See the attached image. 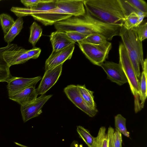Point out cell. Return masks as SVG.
Segmentation results:
<instances>
[{"instance_id":"8","label":"cell","mask_w":147,"mask_h":147,"mask_svg":"<svg viewBox=\"0 0 147 147\" xmlns=\"http://www.w3.org/2000/svg\"><path fill=\"white\" fill-rule=\"evenodd\" d=\"M41 77L38 76L31 78L11 76L6 81L9 97L29 87H35Z\"/></svg>"},{"instance_id":"16","label":"cell","mask_w":147,"mask_h":147,"mask_svg":"<svg viewBox=\"0 0 147 147\" xmlns=\"http://www.w3.org/2000/svg\"><path fill=\"white\" fill-rule=\"evenodd\" d=\"M17 46L15 44H9L5 47L0 48V82H6L12 76L9 70L10 67L4 59L3 54L6 51Z\"/></svg>"},{"instance_id":"18","label":"cell","mask_w":147,"mask_h":147,"mask_svg":"<svg viewBox=\"0 0 147 147\" xmlns=\"http://www.w3.org/2000/svg\"><path fill=\"white\" fill-rule=\"evenodd\" d=\"M107 134L108 147H122V134L117 129L109 126Z\"/></svg>"},{"instance_id":"6","label":"cell","mask_w":147,"mask_h":147,"mask_svg":"<svg viewBox=\"0 0 147 147\" xmlns=\"http://www.w3.org/2000/svg\"><path fill=\"white\" fill-rule=\"evenodd\" d=\"M52 96L42 94L32 101L21 105L20 111L23 122H26L40 115L42 113L43 105Z\"/></svg>"},{"instance_id":"17","label":"cell","mask_w":147,"mask_h":147,"mask_svg":"<svg viewBox=\"0 0 147 147\" xmlns=\"http://www.w3.org/2000/svg\"><path fill=\"white\" fill-rule=\"evenodd\" d=\"M139 85V100L141 109L144 107L147 97V59L144 60V67L142 69Z\"/></svg>"},{"instance_id":"32","label":"cell","mask_w":147,"mask_h":147,"mask_svg":"<svg viewBox=\"0 0 147 147\" xmlns=\"http://www.w3.org/2000/svg\"><path fill=\"white\" fill-rule=\"evenodd\" d=\"M41 49L39 48L33 47L32 49L28 50L27 53L30 59H36L40 54Z\"/></svg>"},{"instance_id":"25","label":"cell","mask_w":147,"mask_h":147,"mask_svg":"<svg viewBox=\"0 0 147 147\" xmlns=\"http://www.w3.org/2000/svg\"><path fill=\"white\" fill-rule=\"evenodd\" d=\"M0 20L1 26L5 35L9 30L15 21L10 16L4 13L0 15Z\"/></svg>"},{"instance_id":"22","label":"cell","mask_w":147,"mask_h":147,"mask_svg":"<svg viewBox=\"0 0 147 147\" xmlns=\"http://www.w3.org/2000/svg\"><path fill=\"white\" fill-rule=\"evenodd\" d=\"M30 33L28 41L33 46H34L42 34V29L35 22L31 25Z\"/></svg>"},{"instance_id":"7","label":"cell","mask_w":147,"mask_h":147,"mask_svg":"<svg viewBox=\"0 0 147 147\" xmlns=\"http://www.w3.org/2000/svg\"><path fill=\"white\" fill-rule=\"evenodd\" d=\"M64 92L68 99L77 107L89 117L94 116L98 112L96 108L89 105L80 95L76 85L71 84L65 87Z\"/></svg>"},{"instance_id":"36","label":"cell","mask_w":147,"mask_h":147,"mask_svg":"<svg viewBox=\"0 0 147 147\" xmlns=\"http://www.w3.org/2000/svg\"><path fill=\"white\" fill-rule=\"evenodd\" d=\"M14 143L16 145H18V146H21V147H29L27 146H26L24 145H23L19 143H17V142H15Z\"/></svg>"},{"instance_id":"13","label":"cell","mask_w":147,"mask_h":147,"mask_svg":"<svg viewBox=\"0 0 147 147\" xmlns=\"http://www.w3.org/2000/svg\"><path fill=\"white\" fill-rule=\"evenodd\" d=\"M50 38L53 51L61 50L75 43L68 36L66 32L59 30L51 33Z\"/></svg>"},{"instance_id":"14","label":"cell","mask_w":147,"mask_h":147,"mask_svg":"<svg viewBox=\"0 0 147 147\" xmlns=\"http://www.w3.org/2000/svg\"><path fill=\"white\" fill-rule=\"evenodd\" d=\"M31 16L34 20L46 26L54 24L73 16L68 14L48 12L34 14Z\"/></svg>"},{"instance_id":"23","label":"cell","mask_w":147,"mask_h":147,"mask_svg":"<svg viewBox=\"0 0 147 147\" xmlns=\"http://www.w3.org/2000/svg\"><path fill=\"white\" fill-rule=\"evenodd\" d=\"M76 130L79 137L88 147L91 146L93 143L94 137L91 134L89 131L80 125L77 126Z\"/></svg>"},{"instance_id":"4","label":"cell","mask_w":147,"mask_h":147,"mask_svg":"<svg viewBox=\"0 0 147 147\" xmlns=\"http://www.w3.org/2000/svg\"><path fill=\"white\" fill-rule=\"evenodd\" d=\"M79 47L86 58L93 64L100 66L108 56L112 44L107 40L99 45L78 42Z\"/></svg>"},{"instance_id":"33","label":"cell","mask_w":147,"mask_h":147,"mask_svg":"<svg viewBox=\"0 0 147 147\" xmlns=\"http://www.w3.org/2000/svg\"><path fill=\"white\" fill-rule=\"evenodd\" d=\"M41 0H21V2L27 8H33L36 7Z\"/></svg>"},{"instance_id":"20","label":"cell","mask_w":147,"mask_h":147,"mask_svg":"<svg viewBox=\"0 0 147 147\" xmlns=\"http://www.w3.org/2000/svg\"><path fill=\"white\" fill-rule=\"evenodd\" d=\"M76 86L80 95L84 100L89 105L96 108L93 95L94 92L86 88L85 84L77 85Z\"/></svg>"},{"instance_id":"3","label":"cell","mask_w":147,"mask_h":147,"mask_svg":"<svg viewBox=\"0 0 147 147\" xmlns=\"http://www.w3.org/2000/svg\"><path fill=\"white\" fill-rule=\"evenodd\" d=\"M119 63L128 81L131 93L134 98V111L137 113L142 109L139 100L140 81L136 74L127 51L123 43L119 48Z\"/></svg>"},{"instance_id":"15","label":"cell","mask_w":147,"mask_h":147,"mask_svg":"<svg viewBox=\"0 0 147 147\" xmlns=\"http://www.w3.org/2000/svg\"><path fill=\"white\" fill-rule=\"evenodd\" d=\"M35 87L27 88L9 97V99L21 105H24L35 99L38 96Z\"/></svg>"},{"instance_id":"29","label":"cell","mask_w":147,"mask_h":147,"mask_svg":"<svg viewBox=\"0 0 147 147\" xmlns=\"http://www.w3.org/2000/svg\"><path fill=\"white\" fill-rule=\"evenodd\" d=\"M136 32L138 38L142 41L147 38V23H142L132 28Z\"/></svg>"},{"instance_id":"35","label":"cell","mask_w":147,"mask_h":147,"mask_svg":"<svg viewBox=\"0 0 147 147\" xmlns=\"http://www.w3.org/2000/svg\"><path fill=\"white\" fill-rule=\"evenodd\" d=\"M146 17L147 16L145 15L139 16L137 26L140 24L142 23L144 18Z\"/></svg>"},{"instance_id":"31","label":"cell","mask_w":147,"mask_h":147,"mask_svg":"<svg viewBox=\"0 0 147 147\" xmlns=\"http://www.w3.org/2000/svg\"><path fill=\"white\" fill-rule=\"evenodd\" d=\"M68 36L75 42L82 41L87 36L75 31L66 32Z\"/></svg>"},{"instance_id":"2","label":"cell","mask_w":147,"mask_h":147,"mask_svg":"<svg viewBox=\"0 0 147 147\" xmlns=\"http://www.w3.org/2000/svg\"><path fill=\"white\" fill-rule=\"evenodd\" d=\"M119 36L121 37L129 59L138 78L140 77V65L142 69L144 59L142 41L140 40L133 29L127 30L122 26Z\"/></svg>"},{"instance_id":"24","label":"cell","mask_w":147,"mask_h":147,"mask_svg":"<svg viewBox=\"0 0 147 147\" xmlns=\"http://www.w3.org/2000/svg\"><path fill=\"white\" fill-rule=\"evenodd\" d=\"M115 126L116 128L124 136L129 137V132L127 130L126 126V119L121 114H118L115 117Z\"/></svg>"},{"instance_id":"27","label":"cell","mask_w":147,"mask_h":147,"mask_svg":"<svg viewBox=\"0 0 147 147\" xmlns=\"http://www.w3.org/2000/svg\"><path fill=\"white\" fill-rule=\"evenodd\" d=\"M107 40L104 36L99 34H93L88 35L84 40L80 42L92 44L99 45Z\"/></svg>"},{"instance_id":"30","label":"cell","mask_w":147,"mask_h":147,"mask_svg":"<svg viewBox=\"0 0 147 147\" xmlns=\"http://www.w3.org/2000/svg\"><path fill=\"white\" fill-rule=\"evenodd\" d=\"M131 5L138 10L147 14V4L143 0H127Z\"/></svg>"},{"instance_id":"28","label":"cell","mask_w":147,"mask_h":147,"mask_svg":"<svg viewBox=\"0 0 147 147\" xmlns=\"http://www.w3.org/2000/svg\"><path fill=\"white\" fill-rule=\"evenodd\" d=\"M139 16L135 14L125 16L122 26L127 30H130L137 26Z\"/></svg>"},{"instance_id":"21","label":"cell","mask_w":147,"mask_h":147,"mask_svg":"<svg viewBox=\"0 0 147 147\" xmlns=\"http://www.w3.org/2000/svg\"><path fill=\"white\" fill-rule=\"evenodd\" d=\"M106 129L104 126L101 127L96 137H94L92 145L88 147H108Z\"/></svg>"},{"instance_id":"37","label":"cell","mask_w":147,"mask_h":147,"mask_svg":"<svg viewBox=\"0 0 147 147\" xmlns=\"http://www.w3.org/2000/svg\"><path fill=\"white\" fill-rule=\"evenodd\" d=\"M1 1V0H0V1Z\"/></svg>"},{"instance_id":"9","label":"cell","mask_w":147,"mask_h":147,"mask_svg":"<svg viewBox=\"0 0 147 147\" xmlns=\"http://www.w3.org/2000/svg\"><path fill=\"white\" fill-rule=\"evenodd\" d=\"M75 43L58 51H52L45 61V70L54 68L70 59L74 49Z\"/></svg>"},{"instance_id":"12","label":"cell","mask_w":147,"mask_h":147,"mask_svg":"<svg viewBox=\"0 0 147 147\" xmlns=\"http://www.w3.org/2000/svg\"><path fill=\"white\" fill-rule=\"evenodd\" d=\"M27 50L17 46L15 48L8 50L3 54V58L9 66L24 63L30 59Z\"/></svg>"},{"instance_id":"10","label":"cell","mask_w":147,"mask_h":147,"mask_svg":"<svg viewBox=\"0 0 147 147\" xmlns=\"http://www.w3.org/2000/svg\"><path fill=\"white\" fill-rule=\"evenodd\" d=\"M63 65L45 70L41 82L36 89L38 95L44 94L55 85L61 75Z\"/></svg>"},{"instance_id":"34","label":"cell","mask_w":147,"mask_h":147,"mask_svg":"<svg viewBox=\"0 0 147 147\" xmlns=\"http://www.w3.org/2000/svg\"><path fill=\"white\" fill-rule=\"evenodd\" d=\"M70 147H81L78 141L74 140L71 143Z\"/></svg>"},{"instance_id":"26","label":"cell","mask_w":147,"mask_h":147,"mask_svg":"<svg viewBox=\"0 0 147 147\" xmlns=\"http://www.w3.org/2000/svg\"><path fill=\"white\" fill-rule=\"evenodd\" d=\"M119 1L125 16L131 14H135L139 16L143 15L147 16V14L138 10L131 5L128 2L127 0H119Z\"/></svg>"},{"instance_id":"5","label":"cell","mask_w":147,"mask_h":147,"mask_svg":"<svg viewBox=\"0 0 147 147\" xmlns=\"http://www.w3.org/2000/svg\"><path fill=\"white\" fill-rule=\"evenodd\" d=\"M57 7L50 13L69 14L80 16L86 13L83 0H57Z\"/></svg>"},{"instance_id":"1","label":"cell","mask_w":147,"mask_h":147,"mask_svg":"<svg viewBox=\"0 0 147 147\" xmlns=\"http://www.w3.org/2000/svg\"><path fill=\"white\" fill-rule=\"evenodd\" d=\"M86 12L105 23L122 26L125 15L119 0H84Z\"/></svg>"},{"instance_id":"19","label":"cell","mask_w":147,"mask_h":147,"mask_svg":"<svg viewBox=\"0 0 147 147\" xmlns=\"http://www.w3.org/2000/svg\"><path fill=\"white\" fill-rule=\"evenodd\" d=\"M24 21L22 17H18L8 33L4 36L5 41L10 44L18 35L23 28Z\"/></svg>"},{"instance_id":"11","label":"cell","mask_w":147,"mask_h":147,"mask_svg":"<svg viewBox=\"0 0 147 147\" xmlns=\"http://www.w3.org/2000/svg\"><path fill=\"white\" fill-rule=\"evenodd\" d=\"M101 67L106 74L108 79L119 86L128 82L127 79L120 64L106 61Z\"/></svg>"}]
</instances>
